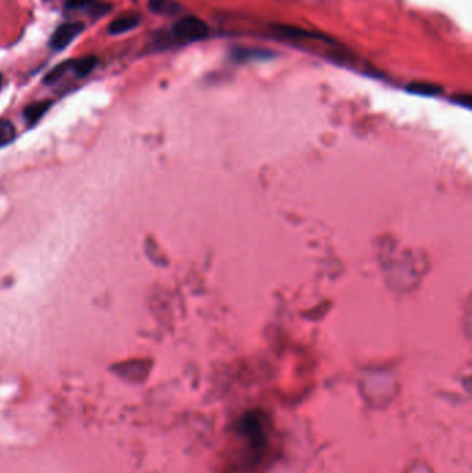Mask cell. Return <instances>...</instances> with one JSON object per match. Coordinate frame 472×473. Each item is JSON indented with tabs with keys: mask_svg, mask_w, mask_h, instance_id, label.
<instances>
[{
	"mask_svg": "<svg viewBox=\"0 0 472 473\" xmlns=\"http://www.w3.org/2000/svg\"><path fill=\"white\" fill-rule=\"evenodd\" d=\"M236 57L238 60L241 58H265V57H271V53L270 51H266V50H255V49H238L236 51Z\"/></svg>",
	"mask_w": 472,
	"mask_h": 473,
	"instance_id": "11",
	"label": "cell"
},
{
	"mask_svg": "<svg viewBox=\"0 0 472 473\" xmlns=\"http://www.w3.org/2000/svg\"><path fill=\"white\" fill-rule=\"evenodd\" d=\"M16 126L10 121L0 119V147L10 144L16 139Z\"/></svg>",
	"mask_w": 472,
	"mask_h": 473,
	"instance_id": "8",
	"label": "cell"
},
{
	"mask_svg": "<svg viewBox=\"0 0 472 473\" xmlns=\"http://www.w3.org/2000/svg\"><path fill=\"white\" fill-rule=\"evenodd\" d=\"M170 5L169 0H148V9L153 13H166Z\"/></svg>",
	"mask_w": 472,
	"mask_h": 473,
	"instance_id": "13",
	"label": "cell"
},
{
	"mask_svg": "<svg viewBox=\"0 0 472 473\" xmlns=\"http://www.w3.org/2000/svg\"><path fill=\"white\" fill-rule=\"evenodd\" d=\"M71 64H72V60H68V61H64V62L58 64L57 67H54V68L45 76L43 82L47 83V84L56 83L58 79H61V78L65 75V72H67L68 69H71Z\"/></svg>",
	"mask_w": 472,
	"mask_h": 473,
	"instance_id": "9",
	"label": "cell"
},
{
	"mask_svg": "<svg viewBox=\"0 0 472 473\" xmlns=\"http://www.w3.org/2000/svg\"><path fill=\"white\" fill-rule=\"evenodd\" d=\"M210 34L208 25L194 16H186L177 20L172 27V35L177 42L192 43L207 38Z\"/></svg>",
	"mask_w": 472,
	"mask_h": 473,
	"instance_id": "1",
	"label": "cell"
},
{
	"mask_svg": "<svg viewBox=\"0 0 472 473\" xmlns=\"http://www.w3.org/2000/svg\"><path fill=\"white\" fill-rule=\"evenodd\" d=\"M94 3V0H65V10H79V9H90Z\"/></svg>",
	"mask_w": 472,
	"mask_h": 473,
	"instance_id": "12",
	"label": "cell"
},
{
	"mask_svg": "<svg viewBox=\"0 0 472 473\" xmlns=\"http://www.w3.org/2000/svg\"><path fill=\"white\" fill-rule=\"evenodd\" d=\"M140 23V17L135 14H128V16H121L115 19L107 28L109 34L111 35H121L125 34L133 28H136Z\"/></svg>",
	"mask_w": 472,
	"mask_h": 473,
	"instance_id": "4",
	"label": "cell"
},
{
	"mask_svg": "<svg viewBox=\"0 0 472 473\" xmlns=\"http://www.w3.org/2000/svg\"><path fill=\"white\" fill-rule=\"evenodd\" d=\"M240 428H241L243 433L251 439V441H254L256 446H260V443L263 440V432H262L263 428H262L260 419L254 413L247 414L241 419Z\"/></svg>",
	"mask_w": 472,
	"mask_h": 473,
	"instance_id": "3",
	"label": "cell"
},
{
	"mask_svg": "<svg viewBox=\"0 0 472 473\" xmlns=\"http://www.w3.org/2000/svg\"><path fill=\"white\" fill-rule=\"evenodd\" d=\"M98 65H99V58L96 56H86L82 58L72 60L71 71H74V73L78 78H85Z\"/></svg>",
	"mask_w": 472,
	"mask_h": 473,
	"instance_id": "5",
	"label": "cell"
},
{
	"mask_svg": "<svg viewBox=\"0 0 472 473\" xmlns=\"http://www.w3.org/2000/svg\"><path fill=\"white\" fill-rule=\"evenodd\" d=\"M273 30L282 36L293 38V39H317L319 38V35L316 34H311L309 31L301 30L298 27H291V25H273Z\"/></svg>",
	"mask_w": 472,
	"mask_h": 473,
	"instance_id": "7",
	"label": "cell"
},
{
	"mask_svg": "<svg viewBox=\"0 0 472 473\" xmlns=\"http://www.w3.org/2000/svg\"><path fill=\"white\" fill-rule=\"evenodd\" d=\"M52 106H53L52 100H43V102H36V103L30 104L24 110V118L28 122V125L36 124L49 111Z\"/></svg>",
	"mask_w": 472,
	"mask_h": 473,
	"instance_id": "6",
	"label": "cell"
},
{
	"mask_svg": "<svg viewBox=\"0 0 472 473\" xmlns=\"http://www.w3.org/2000/svg\"><path fill=\"white\" fill-rule=\"evenodd\" d=\"M2 84H3V73L0 72V87H2Z\"/></svg>",
	"mask_w": 472,
	"mask_h": 473,
	"instance_id": "14",
	"label": "cell"
},
{
	"mask_svg": "<svg viewBox=\"0 0 472 473\" xmlns=\"http://www.w3.org/2000/svg\"><path fill=\"white\" fill-rule=\"evenodd\" d=\"M85 30V24L76 23H65L61 24L52 35L49 41V46L53 50H63Z\"/></svg>",
	"mask_w": 472,
	"mask_h": 473,
	"instance_id": "2",
	"label": "cell"
},
{
	"mask_svg": "<svg viewBox=\"0 0 472 473\" xmlns=\"http://www.w3.org/2000/svg\"><path fill=\"white\" fill-rule=\"evenodd\" d=\"M409 90L413 93H418V94H425V96H434V94H438L442 91V89L436 84L428 83V82H416L412 83L409 86Z\"/></svg>",
	"mask_w": 472,
	"mask_h": 473,
	"instance_id": "10",
	"label": "cell"
}]
</instances>
